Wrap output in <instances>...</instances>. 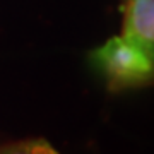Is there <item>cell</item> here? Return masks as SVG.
<instances>
[{"instance_id":"obj_1","label":"cell","mask_w":154,"mask_h":154,"mask_svg":"<svg viewBox=\"0 0 154 154\" xmlns=\"http://www.w3.org/2000/svg\"><path fill=\"white\" fill-rule=\"evenodd\" d=\"M91 65L111 89L135 88L154 79V62L125 36H113L93 50Z\"/></svg>"},{"instance_id":"obj_2","label":"cell","mask_w":154,"mask_h":154,"mask_svg":"<svg viewBox=\"0 0 154 154\" xmlns=\"http://www.w3.org/2000/svg\"><path fill=\"white\" fill-rule=\"evenodd\" d=\"M123 36L154 62V0L123 2Z\"/></svg>"},{"instance_id":"obj_3","label":"cell","mask_w":154,"mask_h":154,"mask_svg":"<svg viewBox=\"0 0 154 154\" xmlns=\"http://www.w3.org/2000/svg\"><path fill=\"white\" fill-rule=\"evenodd\" d=\"M11 152H29V154H53L57 152V149L50 142H46L45 139H31V140H24V142L14 144L11 149Z\"/></svg>"}]
</instances>
